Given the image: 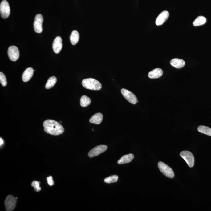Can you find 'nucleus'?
<instances>
[{
  "mask_svg": "<svg viewBox=\"0 0 211 211\" xmlns=\"http://www.w3.org/2000/svg\"><path fill=\"white\" fill-rule=\"evenodd\" d=\"M62 48V40L60 36H57L55 39L52 44V48L55 53L58 54L60 52Z\"/></svg>",
  "mask_w": 211,
  "mask_h": 211,
  "instance_id": "9b49d317",
  "label": "nucleus"
},
{
  "mask_svg": "<svg viewBox=\"0 0 211 211\" xmlns=\"http://www.w3.org/2000/svg\"><path fill=\"white\" fill-rule=\"evenodd\" d=\"M0 82L2 86L6 87L7 85L6 77L2 72H0Z\"/></svg>",
  "mask_w": 211,
  "mask_h": 211,
  "instance_id": "b1692460",
  "label": "nucleus"
},
{
  "mask_svg": "<svg viewBox=\"0 0 211 211\" xmlns=\"http://www.w3.org/2000/svg\"><path fill=\"white\" fill-rule=\"evenodd\" d=\"M0 13L3 18H8L10 14V8L8 1L3 0L0 5Z\"/></svg>",
  "mask_w": 211,
  "mask_h": 211,
  "instance_id": "39448f33",
  "label": "nucleus"
},
{
  "mask_svg": "<svg viewBox=\"0 0 211 211\" xmlns=\"http://www.w3.org/2000/svg\"><path fill=\"white\" fill-rule=\"evenodd\" d=\"M172 66L177 68H183L185 65V62L183 59H172L170 62Z\"/></svg>",
  "mask_w": 211,
  "mask_h": 211,
  "instance_id": "dca6fc26",
  "label": "nucleus"
},
{
  "mask_svg": "<svg viewBox=\"0 0 211 211\" xmlns=\"http://www.w3.org/2000/svg\"><path fill=\"white\" fill-rule=\"evenodd\" d=\"M82 84L84 88L93 91H99L102 88L101 83L93 78H87L83 80Z\"/></svg>",
  "mask_w": 211,
  "mask_h": 211,
  "instance_id": "f03ea898",
  "label": "nucleus"
},
{
  "mask_svg": "<svg viewBox=\"0 0 211 211\" xmlns=\"http://www.w3.org/2000/svg\"><path fill=\"white\" fill-rule=\"evenodd\" d=\"M57 82V79L55 76L50 77L48 80L46 85L47 89H49L54 86Z\"/></svg>",
  "mask_w": 211,
  "mask_h": 211,
  "instance_id": "4be33fe9",
  "label": "nucleus"
},
{
  "mask_svg": "<svg viewBox=\"0 0 211 211\" xmlns=\"http://www.w3.org/2000/svg\"><path fill=\"white\" fill-rule=\"evenodd\" d=\"M163 72L160 68H157L153 70L148 74V76L151 79H157L162 76Z\"/></svg>",
  "mask_w": 211,
  "mask_h": 211,
  "instance_id": "4468645a",
  "label": "nucleus"
},
{
  "mask_svg": "<svg viewBox=\"0 0 211 211\" xmlns=\"http://www.w3.org/2000/svg\"><path fill=\"white\" fill-rule=\"evenodd\" d=\"M34 70L31 67H29L27 68L23 73L22 79L24 82H27L30 80V79L33 76V73H34Z\"/></svg>",
  "mask_w": 211,
  "mask_h": 211,
  "instance_id": "ddd939ff",
  "label": "nucleus"
},
{
  "mask_svg": "<svg viewBox=\"0 0 211 211\" xmlns=\"http://www.w3.org/2000/svg\"><path fill=\"white\" fill-rule=\"evenodd\" d=\"M206 22V19L203 16H199L194 20L193 25L194 26H198L204 24Z\"/></svg>",
  "mask_w": 211,
  "mask_h": 211,
  "instance_id": "aec40b11",
  "label": "nucleus"
},
{
  "mask_svg": "<svg viewBox=\"0 0 211 211\" xmlns=\"http://www.w3.org/2000/svg\"><path fill=\"white\" fill-rule=\"evenodd\" d=\"M180 155L185 160L189 167H192L194 166V157L192 152L189 151H183L180 152Z\"/></svg>",
  "mask_w": 211,
  "mask_h": 211,
  "instance_id": "20e7f679",
  "label": "nucleus"
},
{
  "mask_svg": "<svg viewBox=\"0 0 211 211\" xmlns=\"http://www.w3.org/2000/svg\"><path fill=\"white\" fill-rule=\"evenodd\" d=\"M17 199L12 195L7 196L5 200L6 209L7 211H11L15 208L17 203Z\"/></svg>",
  "mask_w": 211,
  "mask_h": 211,
  "instance_id": "0eeeda50",
  "label": "nucleus"
},
{
  "mask_svg": "<svg viewBox=\"0 0 211 211\" xmlns=\"http://www.w3.org/2000/svg\"><path fill=\"white\" fill-rule=\"evenodd\" d=\"M134 158V155L132 154H129L128 155H125L122 156V158L118 161V164H128L130 163L133 160Z\"/></svg>",
  "mask_w": 211,
  "mask_h": 211,
  "instance_id": "2eb2a0df",
  "label": "nucleus"
},
{
  "mask_svg": "<svg viewBox=\"0 0 211 211\" xmlns=\"http://www.w3.org/2000/svg\"><path fill=\"white\" fill-rule=\"evenodd\" d=\"M79 33L76 30H74L72 32L70 38L71 43L73 45H76L79 41Z\"/></svg>",
  "mask_w": 211,
  "mask_h": 211,
  "instance_id": "a211bd4d",
  "label": "nucleus"
},
{
  "mask_svg": "<svg viewBox=\"0 0 211 211\" xmlns=\"http://www.w3.org/2000/svg\"><path fill=\"white\" fill-rule=\"evenodd\" d=\"M121 92L124 97L131 104H135L138 102L136 95L128 90L124 88L122 89Z\"/></svg>",
  "mask_w": 211,
  "mask_h": 211,
  "instance_id": "423d86ee",
  "label": "nucleus"
},
{
  "mask_svg": "<svg viewBox=\"0 0 211 211\" xmlns=\"http://www.w3.org/2000/svg\"><path fill=\"white\" fill-rule=\"evenodd\" d=\"M40 183L39 181H34L32 183V187H34V190L36 192H39L41 190V188L40 187Z\"/></svg>",
  "mask_w": 211,
  "mask_h": 211,
  "instance_id": "393cba45",
  "label": "nucleus"
},
{
  "mask_svg": "<svg viewBox=\"0 0 211 211\" xmlns=\"http://www.w3.org/2000/svg\"><path fill=\"white\" fill-rule=\"evenodd\" d=\"M169 16V14L168 11H163L157 17L156 20V24L158 26H161L164 24L168 18Z\"/></svg>",
  "mask_w": 211,
  "mask_h": 211,
  "instance_id": "f8f14e48",
  "label": "nucleus"
},
{
  "mask_svg": "<svg viewBox=\"0 0 211 211\" xmlns=\"http://www.w3.org/2000/svg\"><path fill=\"white\" fill-rule=\"evenodd\" d=\"M43 17L41 14H39L36 16L34 22V29L35 32L38 33H41L43 31L42 23Z\"/></svg>",
  "mask_w": 211,
  "mask_h": 211,
  "instance_id": "1a4fd4ad",
  "label": "nucleus"
},
{
  "mask_svg": "<svg viewBox=\"0 0 211 211\" xmlns=\"http://www.w3.org/2000/svg\"><path fill=\"white\" fill-rule=\"evenodd\" d=\"M108 147L106 145H100L95 147L89 152L88 156L90 158L97 156L100 154L105 152L107 149Z\"/></svg>",
  "mask_w": 211,
  "mask_h": 211,
  "instance_id": "6e6552de",
  "label": "nucleus"
},
{
  "mask_svg": "<svg viewBox=\"0 0 211 211\" xmlns=\"http://www.w3.org/2000/svg\"><path fill=\"white\" fill-rule=\"evenodd\" d=\"M158 167L160 171L166 177L170 178L174 177V173L173 170L167 164L161 161L158 163Z\"/></svg>",
  "mask_w": 211,
  "mask_h": 211,
  "instance_id": "7ed1b4c3",
  "label": "nucleus"
},
{
  "mask_svg": "<svg viewBox=\"0 0 211 211\" xmlns=\"http://www.w3.org/2000/svg\"><path fill=\"white\" fill-rule=\"evenodd\" d=\"M118 180V176L115 175L107 177L104 179V181L105 183L109 184V183H116L117 181Z\"/></svg>",
  "mask_w": 211,
  "mask_h": 211,
  "instance_id": "5701e85b",
  "label": "nucleus"
},
{
  "mask_svg": "<svg viewBox=\"0 0 211 211\" xmlns=\"http://www.w3.org/2000/svg\"><path fill=\"white\" fill-rule=\"evenodd\" d=\"M103 116L101 113H98L92 116L90 119V122L96 124H99L103 120Z\"/></svg>",
  "mask_w": 211,
  "mask_h": 211,
  "instance_id": "f3484780",
  "label": "nucleus"
},
{
  "mask_svg": "<svg viewBox=\"0 0 211 211\" xmlns=\"http://www.w3.org/2000/svg\"><path fill=\"white\" fill-rule=\"evenodd\" d=\"M91 99L87 96L83 95L81 97L80 99V104L81 107H88L91 104Z\"/></svg>",
  "mask_w": 211,
  "mask_h": 211,
  "instance_id": "412c9836",
  "label": "nucleus"
},
{
  "mask_svg": "<svg viewBox=\"0 0 211 211\" xmlns=\"http://www.w3.org/2000/svg\"><path fill=\"white\" fill-rule=\"evenodd\" d=\"M44 131L47 133L53 135L62 134L64 132V129L60 123L52 120H45L43 123Z\"/></svg>",
  "mask_w": 211,
  "mask_h": 211,
  "instance_id": "f257e3e1",
  "label": "nucleus"
},
{
  "mask_svg": "<svg viewBox=\"0 0 211 211\" xmlns=\"http://www.w3.org/2000/svg\"><path fill=\"white\" fill-rule=\"evenodd\" d=\"M199 132L211 136V129L207 126H200L197 128Z\"/></svg>",
  "mask_w": 211,
  "mask_h": 211,
  "instance_id": "6ab92c4d",
  "label": "nucleus"
},
{
  "mask_svg": "<svg viewBox=\"0 0 211 211\" xmlns=\"http://www.w3.org/2000/svg\"><path fill=\"white\" fill-rule=\"evenodd\" d=\"M3 144L4 141L1 138V139H0V145H1H1H2Z\"/></svg>",
  "mask_w": 211,
  "mask_h": 211,
  "instance_id": "bb28decb",
  "label": "nucleus"
},
{
  "mask_svg": "<svg viewBox=\"0 0 211 211\" xmlns=\"http://www.w3.org/2000/svg\"><path fill=\"white\" fill-rule=\"evenodd\" d=\"M8 54L10 60L13 62L17 61L19 58V51L16 46H13L10 47L8 49Z\"/></svg>",
  "mask_w": 211,
  "mask_h": 211,
  "instance_id": "9d476101",
  "label": "nucleus"
},
{
  "mask_svg": "<svg viewBox=\"0 0 211 211\" xmlns=\"http://www.w3.org/2000/svg\"><path fill=\"white\" fill-rule=\"evenodd\" d=\"M47 180L48 184L49 186H53L54 184V181H53V178H52V176H50L47 177Z\"/></svg>",
  "mask_w": 211,
  "mask_h": 211,
  "instance_id": "a878e982",
  "label": "nucleus"
}]
</instances>
